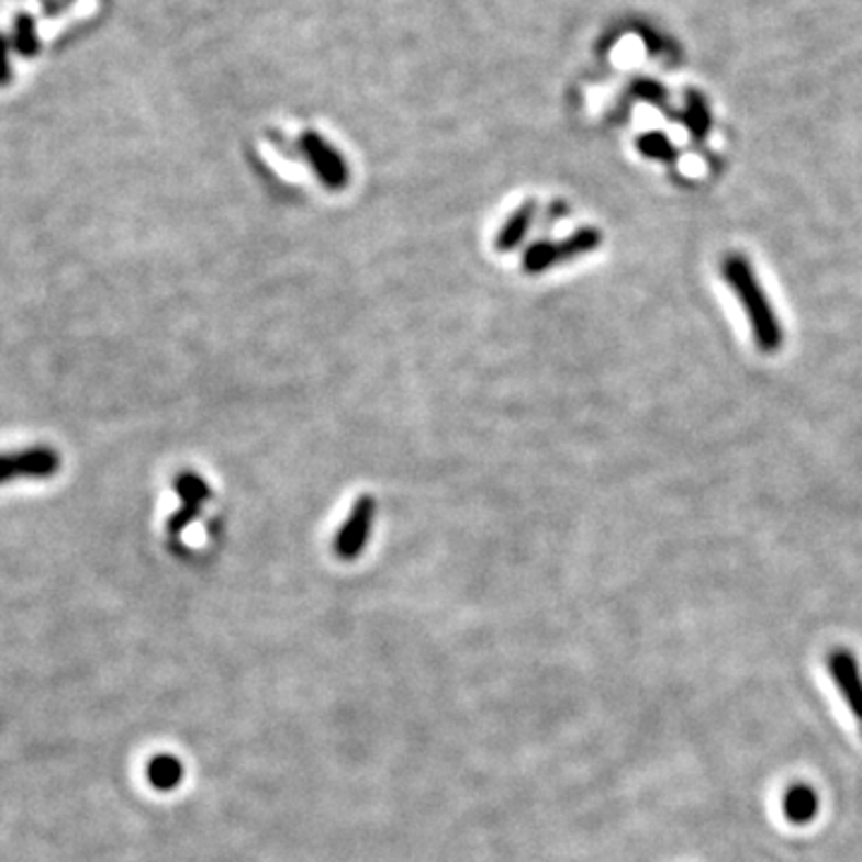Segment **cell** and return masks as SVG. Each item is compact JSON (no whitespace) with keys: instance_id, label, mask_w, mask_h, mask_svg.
I'll list each match as a JSON object with an SVG mask.
<instances>
[{"instance_id":"6da1fadb","label":"cell","mask_w":862,"mask_h":862,"mask_svg":"<svg viewBox=\"0 0 862 862\" xmlns=\"http://www.w3.org/2000/svg\"><path fill=\"white\" fill-rule=\"evenodd\" d=\"M721 278L726 286L734 290L742 312H746L752 340L760 348V352H779L781 345H784V328H781L772 300L764 293L750 259L738 255V251L726 255L721 261Z\"/></svg>"},{"instance_id":"7a4b0ae2","label":"cell","mask_w":862,"mask_h":862,"mask_svg":"<svg viewBox=\"0 0 862 862\" xmlns=\"http://www.w3.org/2000/svg\"><path fill=\"white\" fill-rule=\"evenodd\" d=\"M602 240L604 237H602L600 228L585 225V228H580L573 235H568L566 240L535 243V245H529V249L525 251L523 269L527 273H544V271H549L551 267H556V264H563V261L590 255V251H594L596 247L602 245Z\"/></svg>"},{"instance_id":"3957f363","label":"cell","mask_w":862,"mask_h":862,"mask_svg":"<svg viewBox=\"0 0 862 862\" xmlns=\"http://www.w3.org/2000/svg\"><path fill=\"white\" fill-rule=\"evenodd\" d=\"M60 470V454L51 446H32L12 454H0V484L15 482L20 477L48 480Z\"/></svg>"},{"instance_id":"277c9868","label":"cell","mask_w":862,"mask_h":862,"mask_svg":"<svg viewBox=\"0 0 862 862\" xmlns=\"http://www.w3.org/2000/svg\"><path fill=\"white\" fill-rule=\"evenodd\" d=\"M374 517H377L374 496L362 494L360 499L355 501L348 520L340 525L338 535H336L334 549L338 553V559L355 561L357 556L362 553V549L367 547V541H369L371 527H374Z\"/></svg>"},{"instance_id":"5b68a950","label":"cell","mask_w":862,"mask_h":862,"mask_svg":"<svg viewBox=\"0 0 862 862\" xmlns=\"http://www.w3.org/2000/svg\"><path fill=\"white\" fill-rule=\"evenodd\" d=\"M302 154L307 158L314 176L322 180L328 190H343L350 182V168L343 161V156L331 147V144L316 135V132H304L302 135Z\"/></svg>"},{"instance_id":"8992f818","label":"cell","mask_w":862,"mask_h":862,"mask_svg":"<svg viewBox=\"0 0 862 862\" xmlns=\"http://www.w3.org/2000/svg\"><path fill=\"white\" fill-rule=\"evenodd\" d=\"M829 673L837 683L841 697L846 699L848 709L855 716L862 734V671L855 657L848 649H833L829 654Z\"/></svg>"},{"instance_id":"52a82bcc","label":"cell","mask_w":862,"mask_h":862,"mask_svg":"<svg viewBox=\"0 0 862 862\" xmlns=\"http://www.w3.org/2000/svg\"><path fill=\"white\" fill-rule=\"evenodd\" d=\"M176 492L182 499V508L170 517L168 523L170 535H178L184 525H190L197 517L199 508H202V503L211 496L209 484L197 472H180L176 477Z\"/></svg>"},{"instance_id":"ba28073f","label":"cell","mask_w":862,"mask_h":862,"mask_svg":"<svg viewBox=\"0 0 862 862\" xmlns=\"http://www.w3.org/2000/svg\"><path fill=\"white\" fill-rule=\"evenodd\" d=\"M781 807H784V815L791 825L803 827V825H810V821L817 817L819 798L815 788H810L807 784H793L784 793V798H781Z\"/></svg>"},{"instance_id":"9c48e42d","label":"cell","mask_w":862,"mask_h":862,"mask_svg":"<svg viewBox=\"0 0 862 862\" xmlns=\"http://www.w3.org/2000/svg\"><path fill=\"white\" fill-rule=\"evenodd\" d=\"M535 214H537L535 202H525L523 206H517L508 216V221L501 225V231L494 240L496 251H513L517 245H520L525 240L529 225L535 221Z\"/></svg>"},{"instance_id":"30bf717a","label":"cell","mask_w":862,"mask_h":862,"mask_svg":"<svg viewBox=\"0 0 862 862\" xmlns=\"http://www.w3.org/2000/svg\"><path fill=\"white\" fill-rule=\"evenodd\" d=\"M147 776H149L154 788L170 791V788H176L180 784L182 764L176 758H170V754H161V758H156V760L149 762Z\"/></svg>"},{"instance_id":"8fae6325","label":"cell","mask_w":862,"mask_h":862,"mask_svg":"<svg viewBox=\"0 0 862 862\" xmlns=\"http://www.w3.org/2000/svg\"><path fill=\"white\" fill-rule=\"evenodd\" d=\"M638 147H640V152L647 158H657V161H667L669 164V161H673V158H675L673 144L664 135H661V132H647V135L640 137Z\"/></svg>"}]
</instances>
